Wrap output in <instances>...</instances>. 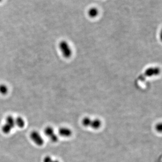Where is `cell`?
Here are the masks:
<instances>
[{
	"mask_svg": "<svg viewBox=\"0 0 162 162\" xmlns=\"http://www.w3.org/2000/svg\"><path fill=\"white\" fill-rule=\"evenodd\" d=\"M82 124L84 127L97 129L101 127L102 122L99 119H92L89 117H86L82 119Z\"/></svg>",
	"mask_w": 162,
	"mask_h": 162,
	"instance_id": "6da1fadb",
	"label": "cell"
},
{
	"mask_svg": "<svg viewBox=\"0 0 162 162\" xmlns=\"http://www.w3.org/2000/svg\"><path fill=\"white\" fill-rule=\"evenodd\" d=\"M15 126V119L11 116L9 115L6 118V122L5 124L2 126L1 130L3 133L8 134L10 133Z\"/></svg>",
	"mask_w": 162,
	"mask_h": 162,
	"instance_id": "7a4b0ae2",
	"label": "cell"
},
{
	"mask_svg": "<svg viewBox=\"0 0 162 162\" xmlns=\"http://www.w3.org/2000/svg\"><path fill=\"white\" fill-rule=\"evenodd\" d=\"M59 48L63 56L66 58H69L72 54L71 48L66 41H62L59 43Z\"/></svg>",
	"mask_w": 162,
	"mask_h": 162,
	"instance_id": "3957f363",
	"label": "cell"
},
{
	"mask_svg": "<svg viewBox=\"0 0 162 162\" xmlns=\"http://www.w3.org/2000/svg\"><path fill=\"white\" fill-rule=\"evenodd\" d=\"M160 70L158 68H150L147 69L143 74L141 75L138 78V80L140 81H144L147 77H151L154 75H157L159 74Z\"/></svg>",
	"mask_w": 162,
	"mask_h": 162,
	"instance_id": "277c9868",
	"label": "cell"
},
{
	"mask_svg": "<svg viewBox=\"0 0 162 162\" xmlns=\"http://www.w3.org/2000/svg\"><path fill=\"white\" fill-rule=\"evenodd\" d=\"M30 137L32 141L37 146L41 147L43 145L44 141L39 132L37 131H33L30 134Z\"/></svg>",
	"mask_w": 162,
	"mask_h": 162,
	"instance_id": "5b68a950",
	"label": "cell"
},
{
	"mask_svg": "<svg viewBox=\"0 0 162 162\" xmlns=\"http://www.w3.org/2000/svg\"><path fill=\"white\" fill-rule=\"evenodd\" d=\"M44 133L45 135L49 138L50 140L52 142H56L58 141V136L56 134L54 129L51 126L46 127L45 128Z\"/></svg>",
	"mask_w": 162,
	"mask_h": 162,
	"instance_id": "8992f818",
	"label": "cell"
},
{
	"mask_svg": "<svg viewBox=\"0 0 162 162\" xmlns=\"http://www.w3.org/2000/svg\"><path fill=\"white\" fill-rule=\"evenodd\" d=\"M59 134L63 137H69L72 135V131L67 127H61L59 129Z\"/></svg>",
	"mask_w": 162,
	"mask_h": 162,
	"instance_id": "52a82bcc",
	"label": "cell"
},
{
	"mask_svg": "<svg viewBox=\"0 0 162 162\" xmlns=\"http://www.w3.org/2000/svg\"><path fill=\"white\" fill-rule=\"evenodd\" d=\"M15 125L20 128H23L25 125V122L21 117H18L15 119Z\"/></svg>",
	"mask_w": 162,
	"mask_h": 162,
	"instance_id": "ba28073f",
	"label": "cell"
},
{
	"mask_svg": "<svg viewBox=\"0 0 162 162\" xmlns=\"http://www.w3.org/2000/svg\"><path fill=\"white\" fill-rule=\"evenodd\" d=\"M98 14V10L95 8H92L89 10L88 15L91 17H95Z\"/></svg>",
	"mask_w": 162,
	"mask_h": 162,
	"instance_id": "9c48e42d",
	"label": "cell"
},
{
	"mask_svg": "<svg viewBox=\"0 0 162 162\" xmlns=\"http://www.w3.org/2000/svg\"><path fill=\"white\" fill-rule=\"evenodd\" d=\"M8 92V87L5 84L0 85V94L2 95L7 94Z\"/></svg>",
	"mask_w": 162,
	"mask_h": 162,
	"instance_id": "30bf717a",
	"label": "cell"
},
{
	"mask_svg": "<svg viewBox=\"0 0 162 162\" xmlns=\"http://www.w3.org/2000/svg\"><path fill=\"white\" fill-rule=\"evenodd\" d=\"M43 162H59L58 160H54L50 156H46L43 158Z\"/></svg>",
	"mask_w": 162,
	"mask_h": 162,
	"instance_id": "8fae6325",
	"label": "cell"
},
{
	"mask_svg": "<svg viewBox=\"0 0 162 162\" xmlns=\"http://www.w3.org/2000/svg\"><path fill=\"white\" fill-rule=\"evenodd\" d=\"M156 128L158 132H161V131H162V125H161V123L158 124L157 125L156 127Z\"/></svg>",
	"mask_w": 162,
	"mask_h": 162,
	"instance_id": "7c38bea8",
	"label": "cell"
},
{
	"mask_svg": "<svg viewBox=\"0 0 162 162\" xmlns=\"http://www.w3.org/2000/svg\"><path fill=\"white\" fill-rule=\"evenodd\" d=\"M1 0H0V1H1Z\"/></svg>",
	"mask_w": 162,
	"mask_h": 162,
	"instance_id": "4fadbf2b",
	"label": "cell"
}]
</instances>
